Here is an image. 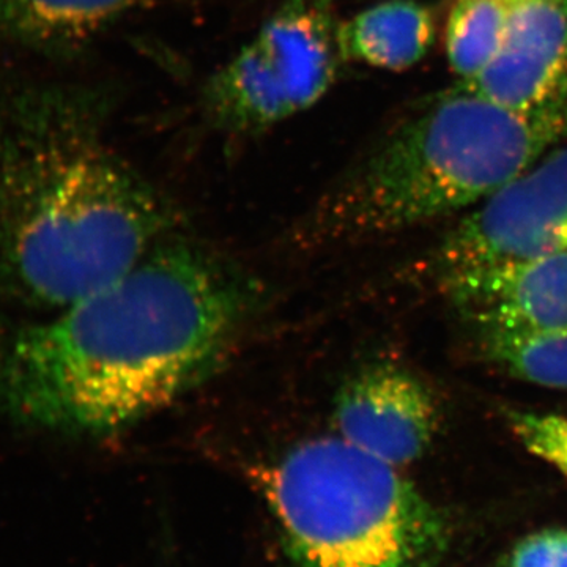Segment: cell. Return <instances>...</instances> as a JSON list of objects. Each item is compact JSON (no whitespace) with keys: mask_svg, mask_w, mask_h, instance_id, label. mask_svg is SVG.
<instances>
[{"mask_svg":"<svg viewBox=\"0 0 567 567\" xmlns=\"http://www.w3.org/2000/svg\"><path fill=\"white\" fill-rule=\"evenodd\" d=\"M259 300L252 278L215 254L164 241L22 331L0 358V398L35 427L117 434L210 377Z\"/></svg>","mask_w":567,"mask_h":567,"instance_id":"1","label":"cell"},{"mask_svg":"<svg viewBox=\"0 0 567 567\" xmlns=\"http://www.w3.org/2000/svg\"><path fill=\"white\" fill-rule=\"evenodd\" d=\"M103 104L69 85L0 87V284L54 311L132 270L178 223L107 145Z\"/></svg>","mask_w":567,"mask_h":567,"instance_id":"2","label":"cell"},{"mask_svg":"<svg viewBox=\"0 0 567 567\" xmlns=\"http://www.w3.org/2000/svg\"><path fill=\"white\" fill-rule=\"evenodd\" d=\"M567 136V92L514 110L458 81L353 166L303 224L305 240H361L481 204Z\"/></svg>","mask_w":567,"mask_h":567,"instance_id":"3","label":"cell"},{"mask_svg":"<svg viewBox=\"0 0 567 567\" xmlns=\"http://www.w3.org/2000/svg\"><path fill=\"white\" fill-rule=\"evenodd\" d=\"M259 483L295 567H440L445 557L442 511L341 436L298 443Z\"/></svg>","mask_w":567,"mask_h":567,"instance_id":"4","label":"cell"},{"mask_svg":"<svg viewBox=\"0 0 567 567\" xmlns=\"http://www.w3.org/2000/svg\"><path fill=\"white\" fill-rule=\"evenodd\" d=\"M333 0H286L204 85L213 128L256 134L311 110L333 87L339 58Z\"/></svg>","mask_w":567,"mask_h":567,"instance_id":"5","label":"cell"},{"mask_svg":"<svg viewBox=\"0 0 567 567\" xmlns=\"http://www.w3.org/2000/svg\"><path fill=\"white\" fill-rule=\"evenodd\" d=\"M567 252V145L528 167L465 216L435 256L440 278Z\"/></svg>","mask_w":567,"mask_h":567,"instance_id":"6","label":"cell"},{"mask_svg":"<svg viewBox=\"0 0 567 567\" xmlns=\"http://www.w3.org/2000/svg\"><path fill=\"white\" fill-rule=\"evenodd\" d=\"M336 435L394 466L423 457L442 424V406L415 372L390 361L363 365L339 388Z\"/></svg>","mask_w":567,"mask_h":567,"instance_id":"7","label":"cell"},{"mask_svg":"<svg viewBox=\"0 0 567 567\" xmlns=\"http://www.w3.org/2000/svg\"><path fill=\"white\" fill-rule=\"evenodd\" d=\"M442 282L484 334H567V252L488 265Z\"/></svg>","mask_w":567,"mask_h":567,"instance_id":"8","label":"cell"},{"mask_svg":"<svg viewBox=\"0 0 567 567\" xmlns=\"http://www.w3.org/2000/svg\"><path fill=\"white\" fill-rule=\"evenodd\" d=\"M464 82L514 110H533L567 92V0H514L498 54Z\"/></svg>","mask_w":567,"mask_h":567,"instance_id":"9","label":"cell"},{"mask_svg":"<svg viewBox=\"0 0 567 567\" xmlns=\"http://www.w3.org/2000/svg\"><path fill=\"white\" fill-rule=\"evenodd\" d=\"M163 0H0V37L40 54H65Z\"/></svg>","mask_w":567,"mask_h":567,"instance_id":"10","label":"cell"},{"mask_svg":"<svg viewBox=\"0 0 567 567\" xmlns=\"http://www.w3.org/2000/svg\"><path fill=\"white\" fill-rule=\"evenodd\" d=\"M434 41L431 11L415 0H385L336 24L342 62L390 71L415 65Z\"/></svg>","mask_w":567,"mask_h":567,"instance_id":"11","label":"cell"},{"mask_svg":"<svg viewBox=\"0 0 567 567\" xmlns=\"http://www.w3.org/2000/svg\"><path fill=\"white\" fill-rule=\"evenodd\" d=\"M514 0H454L446 24V54L461 81L480 76L494 61Z\"/></svg>","mask_w":567,"mask_h":567,"instance_id":"12","label":"cell"},{"mask_svg":"<svg viewBox=\"0 0 567 567\" xmlns=\"http://www.w3.org/2000/svg\"><path fill=\"white\" fill-rule=\"evenodd\" d=\"M484 350L511 375L536 385L567 390V334L547 338L484 334Z\"/></svg>","mask_w":567,"mask_h":567,"instance_id":"13","label":"cell"},{"mask_svg":"<svg viewBox=\"0 0 567 567\" xmlns=\"http://www.w3.org/2000/svg\"><path fill=\"white\" fill-rule=\"evenodd\" d=\"M507 423L533 456L567 477V417L529 410H506Z\"/></svg>","mask_w":567,"mask_h":567,"instance_id":"14","label":"cell"},{"mask_svg":"<svg viewBox=\"0 0 567 567\" xmlns=\"http://www.w3.org/2000/svg\"><path fill=\"white\" fill-rule=\"evenodd\" d=\"M511 567H567V529H543L514 548Z\"/></svg>","mask_w":567,"mask_h":567,"instance_id":"15","label":"cell"}]
</instances>
